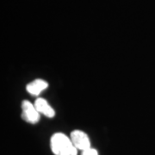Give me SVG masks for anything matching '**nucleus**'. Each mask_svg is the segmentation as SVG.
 Here are the masks:
<instances>
[{
	"label": "nucleus",
	"mask_w": 155,
	"mask_h": 155,
	"mask_svg": "<svg viewBox=\"0 0 155 155\" xmlns=\"http://www.w3.org/2000/svg\"><path fill=\"white\" fill-rule=\"evenodd\" d=\"M51 149L55 155H77V148L71 138L62 133L54 134L51 137Z\"/></svg>",
	"instance_id": "f257e3e1"
},
{
	"label": "nucleus",
	"mask_w": 155,
	"mask_h": 155,
	"mask_svg": "<svg viewBox=\"0 0 155 155\" xmlns=\"http://www.w3.org/2000/svg\"><path fill=\"white\" fill-rule=\"evenodd\" d=\"M22 119L29 123H36L40 120V113L36 110L35 104L29 101H23L22 104Z\"/></svg>",
	"instance_id": "f03ea898"
},
{
	"label": "nucleus",
	"mask_w": 155,
	"mask_h": 155,
	"mask_svg": "<svg viewBox=\"0 0 155 155\" xmlns=\"http://www.w3.org/2000/svg\"><path fill=\"white\" fill-rule=\"evenodd\" d=\"M71 140H72V144L74 145V147L77 149L84 150L91 148V142L89 140L88 135L85 133H84L83 131L80 130H74L71 133Z\"/></svg>",
	"instance_id": "7ed1b4c3"
},
{
	"label": "nucleus",
	"mask_w": 155,
	"mask_h": 155,
	"mask_svg": "<svg viewBox=\"0 0 155 155\" xmlns=\"http://www.w3.org/2000/svg\"><path fill=\"white\" fill-rule=\"evenodd\" d=\"M35 108L38 110L39 113H41V114H43L49 118L54 117L55 115V112L54 110V109L48 104L47 100H45L44 98H38V99L35 100Z\"/></svg>",
	"instance_id": "20e7f679"
},
{
	"label": "nucleus",
	"mask_w": 155,
	"mask_h": 155,
	"mask_svg": "<svg viewBox=\"0 0 155 155\" xmlns=\"http://www.w3.org/2000/svg\"><path fill=\"white\" fill-rule=\"evenodd\" d=\"M48 86V84L44 80H42V79H35V80H34L32 82L28 84L27 86H26V89H27V91H28V93L35 95V96H38Z\"/></svg>",
	"instance_id": "39448f33"
},
{
	"label": "nucleus",
	"mask_w": 155,
	"mask_h": 155,
	"mask_svg": "<svg viewBox=\"0 0 155 155\" xmlns=\"http://www.w3.org/2000/svg\"><path fill=\"white\" fill-rule=\"evenodd\" d=\"M82 155H98L97 153V151L96 149H93V148H89V149H86L83 151V153Z\"/></svg>",
	"instance_id": "423d86ee"
}]
</instances>
